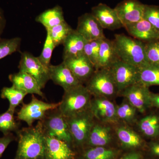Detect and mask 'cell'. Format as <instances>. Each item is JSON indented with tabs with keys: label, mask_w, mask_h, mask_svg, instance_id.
Listing matches in <instances>:
<instances>
[{
	"label": "cell",
	"mask_w": 159,
	"mask_h": 159,
	"mask_svg": "<svg viewBox=\"0 0 159 159\" xmlns=\"http://www.w3.org/2000/svg\"><path fill=\"white\" fill-rule=\"evenodd\" d=\"M18 146L14 159H45V135L40 121L35 126L19 129Z\"/></svg>",
	"instance_id": "obj_1"
},
{
	"label": "cell",
	"mask_w": 159,
	"mask_h": 159,
	"mask_svg": "<svg viewBox=\"0 0 159 159\" xmlns=\"http://www.w3.org/2000/svg\"><path fill=\"white\" fill-rule=\"evenodd\" d=\"M119 59L137 68L148 64L145 52V43L127 36L116 34L113 40Z\"/></svg>",
	"instance_id": "obj_2"
},
{
	"label": "cell",
	"mask_w": 159,
	"mask_h": 159,
	"mask_svg": "<svg viewBox=\"0 0 159 159\" xmlns=\"http://www.w3.org/2000/svg\"><path fill=\"white\" fill-rule=\"evenodd\" d=\"M92 97L85 86L80 84L64 91L58 110L65 118L70 117L89 109Z\"/></svg>",
	"instance_id": "obj_3"
},
{
	"label": "cell",
	"mask_w": 159,
	"mask_h": 159,
	"mask_svg": "<svg viewBox=\"0 0 159 159\" xmlns=\"http://www.w3.org/2000/svg\"><path fill=\"white\" fill-rule=\"evenodd\" d=\"M85 87L92 97H105L111 99L119 95L109 69L96 70L86 83Z\"/></svg>",
	"instance_id": "obj_4"
},
{
	"label": "cell",
	"mask_w": 159,
	"mask_h": 159,
	"mask_svg": "<svg viewBox=\"0 0 159 159\" xmlns=\"http://www.w3.org/2000/svg\"><path fill=\"white\" fill-rule=\"evenodd\" d=\"M66 119L73 143L80 146L86 145L91 131L96 123L90 108Z\"/></svg>",
	"instance_id": "obj_5"
},
{
	"label": "cell",
	"mask_w": 159,
	"mask_h": 159,
	"mask_svg": "<svg viewBox=\"0 0 159 159\" xmlns=\"http://www.w3.org/2000/svg\"><path fill=\"white\" fill-rule=\"evenodd\" d=\"M40 121L45 136L64 141L70 145L73 143L66 118L58 108L51 114H47L44 119Z\"/></svg>",
	"instance_id": "obj_6"
},
{
	"label": "cell",
	"mask_w": 159,
	"mask_h": 159,
	"mask_svg": "<svg viewBox=\"0 0 159 159\" xmlns=\"http://www.w3.org/2000/svg\"><path fill=\"white\" fill-rule=\"evenodd\" d=\"M60 102L49 103L38 99L32 95L31 102L28 104L23 103V106L18 112V120L26 122L29 126H32L36 120L42 121L46 117L49 111L58 108Z\"/></svg>",
	"instance_id": "obj_7"
},
{
	"label": "cell",
	"mask_w": 159,
	"mask_h": 159,
	"mask_svg": "<svg viewBox=\"0 0 159 159\" xmlns=\"http://www.w3.org/2000/svg\"><path fill=\"white\" fill-rule=\"evenodd\" d=\"M90 109L95 119L104 124L115 125L120 123L117 116V105L105 97H93Z\"/></svg>",
	"instance_id": "obj_8"
},
{
	"label": "cell",
	"mask_w": 159,
	"mask_h": 159,
	"mask_svg": "<svg viewBox=\"0 0 159 159\" xmlns=\"http://www.w3.org/2000/svg\"><path fill=\"white\" fill-rule=\"evenodd\" d=\"M18 68L19 71L25 72L33 77L42 89L50 80L48 68L43 65L38 57L29 52L25 51L21 53Z\"/></svg>",
	"instance_id": "obj_9"
},
{
	"label": "cell",
	"mask_w": 159,
	"mask_h": 159,
	"mask_svg": "<svg viewBox=\"0 0 159 159\" xmlns=\"http://www.w3.org/2000/svg\"><path fill=\"white\" fill-rule=\"evenodd\" d=\"M116 85L119 95L123 90L138 82V68L121 60L109 68Z\"/></svg>",
	"instance_id": "obj_10"
},
{
	"label": "cell",
	"mask_w": 159,
	"mask_h": 159,
	"mask_svg": "<svg viewBox=\"0 0 159 159\" xmlns=\"http://www.w3.org/2000/svg\"><path fill=\"white\" fill-rule=\"evenodd\" d=\"M149 88L137 83L126 88L119 95L126 99L139 112L143 114L151 107L152 92Z\"/></svg>",
	"instance_id": "obj_11"
},
{
	"label": "cell",
	"mask_w": 159,
	"mask_h": 159,
	"mask_svg": "<svg viewBox=\"0 0 159 159\" xmlns=\"http://www.w3.org/2000/svg\"><path fill=\"white\" fill-rule=\"evenodd\" d=\"M145 5L139 0H124L114 8L119 20L124 26L143 19Z\"/></svg>",
	"instance_id": "obj_12"
},
{
	"label": "cell",
	"mask_w": 159,
	"mask_h": 159,
	"mask_svg": "<svg viewBox=\"0 0 159 159\" xmlns=\"http://www.w3.org/2000/svg\"><path fill=\"white\" fill-rule=\"evenodd\" d=\"M63 62L82 84L86 83L96 70L84 53L65 58Z\"/></svg>",
	"instance_id": "obj_13"
},
{
	"label": "cell",
	"mask_w": 159,
	"mask_h": 159,
	"mask_svg": "<svg viewBox=\"0 0 159 159\" xmlns=\"http://www.w3.org/2000/svg\"><path fill=\"white\" fill-rule=\"evenodd\" d=\"M76 30L88 41L105 37L103 28L91 13H85L79 16Z\"/></svg>",
	"instance_id": "obj_14"
},
{
	"label": "cell",
	"mask_w": 159,
	"mask_h": 159,
	"mask_svg": "<svg viewBox=\"0 0 159 159\" xmlns=\"http://www.w3.org/2000/svg\"><path fill=\"white\" fill-rule=\"evenodd\" d=\"M48 73L50 80L61 87L64 91L82 84L63 62L58 65H51L48 68Z\"/></svg>",
	"instance_id": "obj_15"
},
{
	"label": "cell",
	"mask_w": 159,
	"mask_h": 159,
	"mask_svg": "<svg viewBox=\"0 0 159 159\" xmlns=\"http://www.w3.org/2000/svg\"><path fill=\"white\" fill-rule=\"evenodd\" d=\"M91 13L97 19L103 29L114 31L123 28L114 9L103 3L92 8Z\"/></svg>",
	"instance_id": "obj_16"
},
{
	"label": "cell",
	"mask_w": 159,
	"mask_h": 159,
	"mask_svg": "<svg viewBox=\"0 0 159 159\" xmlns=\"http://www.w3.org/2000/svg\"><path fill=\"white\" fill-rule=\"evenodd\" d=\"M45 159H74L75 153L64 141L45 136Z\"/></svg>",
	"instance_id": "obj_17"
},
{
	"label": "cell",
	"mask_w": 159,
	"mask_h": 159,
	"mask_svg": "<svg viewBox=\"0 0 159 159\" xmlns=\"http://www.w3.org/2000/svg\"><path fill=\"white\" fill-rule=\"evenodd\" d=\"M124 28L131 36L143 42L159 39V31L144 19Z\"/></svg>",
	"instance_id": "obj_18"
},
{
	"label": "cell",
	"mask_w": 159,
	"mask_h": 159,
	"mask_svg": "<svg viewBox=\"0 0 159 159\" xmlns=\"http://www.w3.org/2000/svg\"><path fill=\"white\" fill-rule=\"evenodd\" d=\"M112 125L98 122L95 123L89 135L86 145L91 147L105 146L111 142L113 136Z\"/></svg>",
	"instance_id": "obj_19"
},
{
	"label": "cell",
	"mask_w": 159,
	"mask_h": 159,
	"mask_svg": "<svg viewBox=\"0 0 159 159\" xmlns=\"http://www.w3.org/2000/svg\"><path fill=\"white\" fill-rule=\"evenodd\" d=\"M9 79L12 86L25 91L28 94H36L44 98V95L38 83L29 74L19 71L18 73L10 74Z\"/></svg>",
	"instance_id": "obj_20"
},
{
	"label": "cell",
	"mask_w": 159,
	"mask_h": 159,
	"mask_svg": "<svg viewBox=\"0 0 159 159\" xmlns=\"http://www.w3.org/2000/svg\"><path fill=\"white\" fill-rule=\"evenodd\" d=\"M115 133L119 142L124 148L135 149L142 147L144 140L141 136L128 125H120V123L115 125Z\"/></svg>",
	"instance_id": "obj_21"
},
{
	"label": "cell",
	"mask_w": 159,
	"mask_h": 159,
	"mask_svg": "<svg viewBox=\"0 0 159 159\" xmlns=\"http://www.w3.org/2000/svg\"><path fill=\"white\" fill-rule=\"evenodd\" d=\"M119 60L113 41L105 37L102 38L100 44L97 70L109 69Z\"/></svg>",
	"instance_id": "obj_22"
},
{
	"label": "cell",
	"mask_w": 159,
	"mask_h": 159,
	"mask_svg": "<svg viewBox=\"0 0 159 159\" xmlns=\"http://www.w3.org/2000/svg\"><path fill=\"white\" fill-rule=\"evenodd\" d=\"M86 40L76 30L73 29L63 44V59L83 54Z\"/></svg>",
	"instance_id": "obj_23"
},
{
	"label": "cell",
	"mask_w": 159,
	"mask_h": 159,
	"mask_svg": "<svg viewBox=\"0 0 159 159\" xmlns=\"http://www.w3.org/2000/svg\"><path fill=\"white\" fill-rule=\"evenodd\" d=\"M139 130L144 136L151 139L159 138V114L151 113L138 122Z\"/></svg>",
	"instance_id": "obj_24"
},
{
	"label": "cell",
	"mask_w": 159,
	"mask_h": 159,
	"mask_svg": "<svg viewBox=\"0 0 159 159\" xmlns=\"http://www.w3.org/2000/svg\"><path fill=\"white\" fill-rule=\"evenodd\" d=\"M35 21L44 26L46 30L57 25L65 21L62 8L57 5L47 9L38 16Z\"/></svg>",
	"instance_id": "obj_25"
},
{
	"label": "cell",
	"mask_w": 159,
	"mask_h": 159,
	"mask_svg": "<svg viewBox=\"0 0 159 159\" xmlns=\"http://www.w3.org/2000/svg\"><path fill=\"white\" fill-rule=\"evenodd\" d=\"M137 83L148 88L159 86V67L148 64L138 68Z\"/></svg>",
	"instance_id": "obj_26"
},
{
	"label": "cell",
	"mask_w": 159,
	"mask_h": 159,
	"mask_svg": "<svg viewBox=\"0 0 159 159\" xmlns=\"http://www.w3.org/2000/svg\"><path fill=\"white\" fill-rule=\"evenodd\" d=\"M28 93L25 91L11 86L4 87L1 90L2 99H7L9 102V109L15 111L16 107L23 104V100Z\"/></svg>",
	"instance_id": "obj_27"
},
{
	"label": "cell",
	"mask_w": 159,
	"mask_h": 159,
	"mask_svg": "<svg viewBox=\"0 0 159 159\" xmlns=\"http://www.w3.org/2000/svg\"><path fill=\"white\" fill-rule=\"evenodd\" d=\"M138 111L124 99L121 104L117 105V116L119 122L126 125H132L137 121Z\"/></svg>",
	"instance_id": "obj_28"
},
{
	"label": "cell",
	"mask_w": 159,
	"mask_h": 159,
	"mask_svg": "<svg viewBox=\"0 0 159 159\" xmlns=\"http://www.w3.org/2000/svg\"><path fill=\"white\" fill-rule=\"evenodd\" d=\"M14 111L8 109L5 112L0 114V131L3 135L19 130V123L14 117Z\"/></svg>",
	"instance_id": "obj_29"
},
{
	"label": "cell",
	"mask_w": 159,
	"mask_h": 159,
	"mask_svg": "<svg viewBox=\"0 0 159 159\" xmlns=\"http://www.w3.org/2000/svg\"><path fill=\"white\" fill-rule=\"evenodd\" d=\"M73 30L71 26L65 20L57 25L46 30L50 34L56 47L63 44L66 38Z\"/></svg>",
	"instance_id": "obj_30"
},
{
	"label": "cell",
	"mask_w": 159,
	"mask_h": 159,
	"mask_svg": "<svg viewBox=\"0 0 159 159\" xmlns=\"http://www.w3.org/2000/svg\"><path fill=\"white\" fill-rule=\"evenodd\" d=\"M117 152L105 146L91 147L84 153L85 159H115Z\"/></svg>",
	"instance_id": "obj_31"
},
{
	"label": "cell",
	"mask_w": 159,
	"mask_h": 159,
	"mask_svg": "<svg viewBox=\"0 0 159 159\" xmlns=\"http://www.w3.org/2000/svg\"><path fill=\"white\" fill-rule=\"evenodd\" d=\"M21 39L14 37L0 39V60L19 51Z\"/></svg>",
	"instance_id": "obj_32"
},
{
	"label": "cell",
	"mask_w": 159,
	"mask_h": 159,
	"mask_svg": "<svg viewBox=\"0 0 159 159\" xmlns=\"http://www.w3.org/2000/svg\"><path fill=\"white\" fill-rule=\"evenodd\" d=\"M102 39L87 42L84 50V53L93 64L96 70L98 68L99 49Z\"/></svg>",
	"instance_id": "obj_33"
},
{
	"label": "cell",
	"mask_w": 159,
	"mask_h": 159,
	"mask_svg": "<svg viewBox=\"0 0 159 159\" xmlns=\"http://www.w3.org/2000/svg\"><path fill=\"white\" fill-rule=\"evenodd\" d=\"M145 43V52L149 64L159 67V39Z\"/></svg>",
	"instance_id": "obj_34"
},
{
	"label": "cell",
	"mask_w": 159,
	"mask_h": 159,
	"mask_svg": "<svg viewBox=\"0 0 159 159\" xmlns=\"http://www.w3.org/2000/svg\"><path fill=\"white\" fill-rule=\"evenodd\" d=\"M56 48L54 42L50 36V34L47 32V36L43 51L38 58L43 65L48 68L51 65V60L52 53L54 49Z\"/></svg>",
	"instance_id": "obj_35"
},
{
	"label": "cell",
	"mask_w": 159,
	"mask_h": 159,
	"mask_svg": "<svg viewBox=\"0 0 159 159\" xmlns=\"http://www.w3.org/2000/svg\"><path fill=\"white\" fill-rule=\"evenodd\" d=\"M143 19L159 31V6L145 5Z\"/></svg>",
	"instance_id": "obj_36"
},
{
	"label": "cell",
	"mask_w": 159,
	"mask_h": 159,
	"mask_svg": "<svg viewBox=\"0 0 159 159\" xmlns=\"http://www.w3.org/2000/svg\"><path fill=\"white\" fill-rule=\"evenodd\" d=\"M16 137L15 136L13 133L8 134L0 137V158L10 143L16 140Z\"/></svg>",
	"instance_id": "obj_37"
},
{
	"label": "cell",
	"mask_w": 159,
	"mask_h": 159,
	"mask_svg": "<svg viewBox=\"0 0 159 159\" xmlns=\"http://www.w3.org/2000/svg\"><path fill=\"white\" fill-rule=\"evenodd\" d=\"M6 25V20L5 13L3 9L0 7V39L2 38V34H3Z\"/></svg>",
	"instance_id": "obj_38"
},
{
	"label": "cell",
	"mask_w": 159,
	"mask_h": 159,
	"mask_svg": "<svg viewBox=\"0 0 159 159\" xmlns=\"http://www.w3.org/2000/svg\"><path fill=\"white\" fill-rule=\"evenodd\" d=\"M149 147L152 154L156 156L159 157V142H151Z\"/></svg>",
	"instance_id": "obj_39"
},
{
	"label": "cell",
	"mask_w": 159,
	"mask_h": 159,
	"mask_svg": "<svg viewBox=\"0 0 159 159\" xmlns=\"http://www.w3.org/2000/svg\"><path fill=\"white\" fill-rule=\"evenodd\" d=\"M150 101L151 107H155L159 109V93H152Z\"/></svg>",
	"instance_id": "obj_40"
},
{
	"label": "cell",
	"mask_w": 159,
	"mask_h": 159,
	"mask_svg": "<svg viewBox=\"0 0 159 159\" xmlns=\"http://www.w3.org/2000/svg\"><path fill=\"white\" fill-rule=\"evenodd\" d=\"M142 155L138 152H131L125 155L121 159H141Z\"/></svg>",
	"instance_id": "obj_41"
},
{
	"label": "cell",
	"mask_w": 159,
	"mask_h": 159,
	"mask_svg": "<svg viewBox=\"0 0 159 159\" xmlns=\"http://www.w3.org/2000/svg\"></svg>",
	"instance_id": "obj_42"
}]
</instances>
